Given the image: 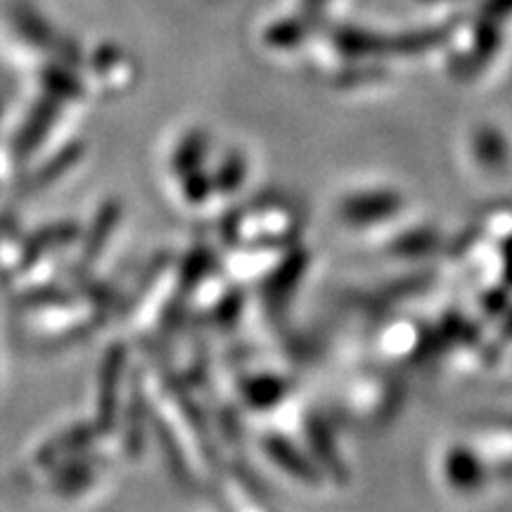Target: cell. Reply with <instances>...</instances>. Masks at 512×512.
I'll return each mask as SVG.
<instances>
[{
  "label": "cell",
  "mask_w": 512,
  "mask_h": 512,
  "mask_svg": "<svg viewBox=\"0 0 512 512\" xmlns=\"http://www.w3.org/2000/svg\"><path fill=\"white\" fill-rule=\"evenodd\" d=\"M446 477L460 491L477 489L484 482V465L470 448L456 446L446 456Z\"/></svg>",
  "instance_id": "obj_2"
},
{
  "label": "cell",
  "mask_w": 512,
  "mask_h": 512,
  "mask_svg": "<svg viewBox=\"0 0 512 512\" xmlns=\"http://www.w3.org/2000/svg\"><path fill=\"white\" fill-rule=\"evenodd\" d=\"M505 278H508V283H512V238L505 245Z\"/></svg>",
  "instance_id": "obj_5"
},
{
  "label": "cell",
  "mask_w": 512,
  "mask_h": 512,
  "mask_svg": "<svg viewBox=\"0 0 512 512\" xmlns=\"http://www.w3.org/2000/svg\"><path fill=\"white\" fill-rule=\"evenodd\" d=\"M271 456L273 460H278L285 470H290L294 477L306 479V482H313L316 479V470H313L311 463H306L304 456H299V451L294 448L290 441H280V439H271Z\"/></svg>",
  "instance_id": "obj_4"
},
{
  "label": "cell",
  "mask_w": 512,
  "mask_h": 512,
  "mask_svg": "<svg viewBox=\"0 0 512 512\" xmlns=\"http://www.w3.org/2000/svg\"><path fill=\"white\" fill-rule=\"evenodd\" d=\"M403 200L394 190H373V192H356L342 202V216L347 223L354 226H368L384 219H392L399 214Z\"/></svg>",
  "instance_id": "obj_1"
},
{
  "label": "cell",
  "mask_w": 512,
  "mask_h": 512,
  "mask_svg": "<svg viewBox=\"0 0 512 512\" xmlns=\"http://www.w3.org/2000/svg\"><path fill=\"white\" fill-rule=\"evenodd\" d=\"M475 155L484 166H501L508 159V147L496 128H482L475 136Z\"/></svg>",
  "instance_id": "obj_3"
}]
</instances>
